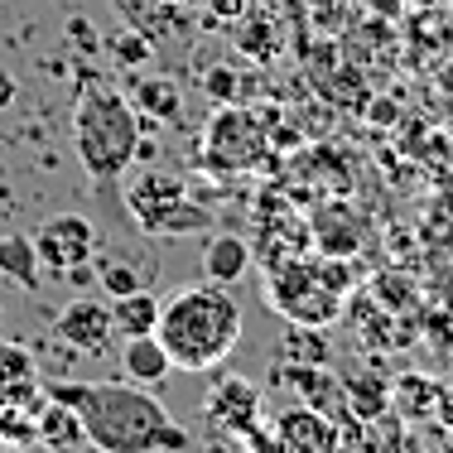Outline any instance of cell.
I'll return each mask as SVG.
<instances>
[{
	"label": "cell",
	"instance_id": "ffe728a7",
	"mask_svg": "<svg viewBox=\"0 0 453 453\" xmlns=\"http://www.w3.org/2000/svg\"><path fill=\"white\" fill-rule=\"evenodd\" d=\"M135 106L150 116V121H179V88L169 78H145L135 88Z\"/></svg>",
	"mask_w": 453,
	"mask_h": 453
},
{
	"label": "cell",
	"instance_id": "cb8c5ba5",
	"mask_svg": "<svg viewBox=\"0 0 453 453\" xmlns=\"http://www.w3.org/2000/svg\"><path fill=\"white\" fill-rule=\"evenodd\" d=\"M116 49L126 53V58L131 63H140V58H150V39H140V35H131V29H126L121 39H116Z\"/></svg>",
	"mask_w": 453,
	"mask_h": 453
},
{
	"label": "cell",
	"instance_id": "5b68a950",
	"mask_svg": "<svg viewBox=\"0 0 453 453\" xmlns=\"http://www.w3.org/2000/svg\"><path fill=\"white\" fill-rule=\"evenodd\" d=\"M126 208L135 212L140 232H155V236H183V232H198L208 226V208L188 198L183 179L174 174H145L126 188Z\"/></svg>",
	"mask_w": 453,
	"mask_h": 453
},
{
	"label": "cell",
	"instance_id": "3957f363",
	"mask_svg": "<svg viewBox=\"0 0 453 453\" xmlns=\"http://www.w3.org/2000/svg\"><path fill=\"white\" fill-rule=\"evenodd\" d=\"M73 150H78L88 179L111 183L140 159V116L135 102H126L121 92L96 88L88 78L78 106H73Z\"/></svg>",
	"mask_w": 453,
	"mask_h": 453
},
{
	"label": "cell",
	"instance_id": "7a4b0ae2",
	"mask_svg": "<svg viewBox=\"0 0 453 453\" xmlns=\"http://www.w3.org/2000/svg\"><path fill=\"white\" fill-rule=\"evenodd\" d=\"M155 338L169 348L174 372H212L232 357L242 342V304H236L232 285H183L159 304Z\"/></svg>",
	"mask_w": 453,
	"mask_h": 453
},
{
	"label": "cell",
	"instance_id": "ac0fdd59",
	"mask_svg": "<svg viewBox=\"0 0 453 453\" xmlns=\"http://www.w3.org/2000/svg\"><path fill=\"white\" fill-rule=\"evenodd\" d=\"M92 275L106 295H131V289H150L155 280V261L150 265H135L126 251H106V256H92Z\"/></svg>",
	"mask_w": 453,
	"mask_h": 453
},
{
	"label": "cell",
	"instance_id": "30bf717a",
	"mask_svg": "<svg viewBox=\"0 0 453 453\" xmlns=\"http://www.w3.org/2000/svg\"><path fill=\"white\" fill-rule=\"evenodd\" d=\"M261 150H265V131L251 111L226 106V111H218V121L208 126V159L218 169H246L261 159Z\"/></svg>",
	"mask_w": 453,
	"mask_h": 453
},
{
	"label": "cell",
	"instance_id": "9c48e42d",
	"mask_svg": "<svg viewBox=\"0 0 453 453\" xmlns=\"http://www.w3.org/2000/svg\"><path fill=\"white\" fill-rule=\"evenodd\" d=\"M261 386L246 381V376H218L208 391V401H203V415H208V425L218 429L226 439H251L256 429H261Z\"/></svg>",
	"mask_w": 453,
	"mask_h": 453
},
{
	"label": "cell",
	"instance_id": "8fae6325",
	"mask_svg": "<svg viewBox=\"0 0 453 453\" xmlns=\"http://www.w3.org/2000/svg\"><path fill=\"white\" fill-rule=\"evenodd\" d=\"M44 395V366L25 342L0 338V405H35Z\"/></svg>",
	"mask_w": 453,
	"mask_h": 453
},
{
	"label": "cell",
	"instance_id": "277c9868",
	"mask_svg": "<svg viewBox=\"0 0 453 453\" xmlns=\"http://www.w3.org/2000/svg\"><path fill=\"white\" fill-rule=\"evenodd\" d=\"M342 295H348V271L338 261H280L265 280V299L280 309L289 323L323 328L342 314Z\"/></svg>",
	"mask_w": 453,
	"mask_h": 453
},
{
	"label": "cell",
	"instance_id": "ba28073f",
	"mask_svg": "<svg viewBox=\"0 0 453 453\" xmlns=\"http://www.w3.org/2000/svg\"><path fill=\"white\" fill-rule=\"evenodd\" d=\"M35 256H39V265H44V275L68 280L73 271L92 265V256H96V226L88 218H78V212H58V218H49L35 232Z\"/></svg>",
	"mask_w": 453,
	"mask_h": 453
},
{
	"label": "cell",
	"instance_id": "7c38bea8",
	"mask_svg": "<svg viewBox=\"0 0 453 453\" xmlns=\"http://www.w3.org/2000/svg\"><path fill=\"white\" fill-rule=\"evenodd\" d=\"M35 444L49 449V453H78L82 444H88L82 419L73 415V405L53 401L49 391L39 395V405H35Z\"/></svg>",
	"mask_w": 453,
	"mask_h": 453
},
{
	"label": "cell",
	"instance_id": "5bb4252c",
	"mask_svg": "<svg viewBox=\"0 0 453 453\" xmlns=\"http://www.w3.org/2000/svg\"><path fill=\"white\" fill-rule=\"evenodd\" d=\"M0 275H5L10 285H19L25 295H39L44 265H39V256H35V236H25V232L0 236Z\"/></svg>",
	"mask_w": 453,
	"mask_h": 453
},
{
	"label": "cell",
	"instance_id": "2e32d148",
	"mask_svg": "<svg viewBox=\"0 0 453 453\" xmlns=\"http://www.w3.org/2000/svg\"><path fill=\"white\" fill-rule=\"evenodd\" d=\"M246 265H251V246L232 232H218L203 251V280H212V285H236L246 275Z\"/></svg>",
	"mask_w": 453,
	"mask_h": 453
},
{
	"label": "cell",
	"instance_id": "6da1fadb",
	"mask_svg": "<svg viewBox=\"0 0 453 453\" xmlns=\"http://www.w3.org/2000/svg\"><path fill=\"white\" fill-rule=\"evenodd\" d=\"M44 391L73 405L96 453H193V434L169 415L159 395H150V386L44 376Z\"/></svg>",
	"mask_w": 453,
	"mask_h": 453
},
{
	"label": "cell",
	"instance_id": "9a60e30c",
	"mask_svg": "<svg viewBox=\"0 0 453 453\" xmlns=\"http://www.w3.org/2000/svg\"><path fill=\"white\" fill-rule=\"evenodd\" d=\"M434 401H439V381L425 372H401L391 381V410L415 425V419H434Z\"/></svg>",
	"mask_w": 453,
	"mask_h": 453
},
{
	"label": "cell",
	"instance_id": "52a82bcc",
	"mask_svg": "<svg viewBox=\"0 0 453 453\" xmlns=\"http://www.w3.org/2000/svg\"><path fill=\"white\" fill-rule=\"evenodd\" d=\"M49 348H58L63 357H88V362H102L111 357L116 348V323H111V309L106 299H73L49 328Z\"/></svg>",
	"mask_w": 453,
	"mask_h": 453
},
{
	"label": "cell",
	"instance_id": "7402d4cb",
	"mask_svg": "<svg viewBox=\"0 0 453 453\" xmlns=\"http://www.w3.org/2000/svg\"><path fill=\"white\" fill-rule=\"evenodd\" d=\"M299 357L319 362V366L328 362V342H323L314 328H304V323H295V333L285 338V362H299Z\"/></svg>",
	"mask_w": 453,
	"mask_h": 453
},
{
	"label": "cell",
	"instance_id": "f1b7e54d",
	"mask_svg": "<svg viewBox=\"0 0 453 453\" xmlns=\"http://www.w3.org/2000/svg\"><path fill=\"white\" fill-rule=\"evenodd\" d=\"M0 453H10V444H5V439H0Z\"/></svg>",
	"mask_w": 453,
	"mask_h": 453
},
{
	"label": "cell",
	"instance_id": "484cf974",
	"mask_svg": "<svg viewBox=\"0 0 453 453\" xmlns=\"http://www.w3.org/2000/svg\"><path fill=\"white\" fill-rule=\"evenodd\" d=\"M439 449H444V453H453V425H444V429H439Z\"/></svg>",
	"mask_w": 453,
	"mask_h": 453
},
{
	"label": "cell",
	"instance_id": "8992f818",
	"mask_svg": "<svg viewBox=\"0 0 453 453\" xmlns=\"http://www.w3.org/2000/svg\"><path fill=\"white\" fill-rule=\"evenodd\" d=\"M251 449H265V453H342V429L333 415H323L314 405H289L271 419V429H256L246 439Z\"/></svg>",
	"mask_w": 453,
	"mask_h": 453
},
{
	"label": "cell",
	"instance_id": "d4e9b609",
	"mask_svg": "<svg viewBox=\"0 0 453 453\" xmlns=\"http://www.w3.org/2000/svg\"><path fill=\"white\" fill-rule=\"evenodd\" d=\"M434 419L439 429L453 425V381H439V401H434Z\"/></svg>",
	"mask_w": 453,
	"mask_h": 453
},
{
	"label": "cell",
	"instance_id": "83f0119b",
	"mask_svg": "<svg viewBox=\"0 0 453 453\" xmlns=\"http://www.w3.org/2000/svg\"><path fill=\"white\" fill-rule=\"evenodd\" d=\"M155 5H179V0H155Z\"/></svg>",
	"mask_w": 453,
	"mask_h": 453
},
{
	"label": "cell",
	"instance_id": "e0dca14e",
	"mask_svg": "<svg viewBox=\"0 0 453 453\" xmlns=\"http://www.w3.org/2000/svg\"><path fill=\"white\" fill-rule=\"evenodd\" d=\"M106 309H111L116 338H140V333H155V323H159V295H150V289L111 295V299H106Z\"/></svg>",
	"mask_w": 453,
	"mask_h": 453
},
{
	"label": "cell",
	"instance_id": "4fadbf2b",
	"mask_svg": "<svg viewBox=\"0 0 453 453\" xmlns=\"http://www.w3.org/2000/svg\"><path fill=\"white\" fill-rule=\"evenodd\" d=\"M121 376L135 386H165L174 376V357L155 333H140V338L121 342Z\"/></svg>",
	"mask_w": 453,
	"mask_h": 453
},
{
	"label": "cell",
	"instance_id": "603a6c76",
	"mask_svg": "<svg viewBox=\"0 0 453 453\" xmlns=\"http://www.w3.org/2000/svg\"><path fill=\"white\" fill-rule=\"evenodd\" d=\"M203 88H208V96H218V102H232V96H236V78L226 68H212L208 78H203Z\"/></svg>",
	"mask_w": 453,
	"mask_h": 453
},
{
	"label": "cell",
	"instance_id": "d6986e66",
	"mask_svg": "<svg viewBox=\"0 0 453 453\" xmlns=\"http://www.w3.org/2000/svg\"><path fill=\"white\" fill-rule=\"evenodd\" d=\"M342 395H348V415L352 419H386L391 415V386L372 381V376H342Z\"/></svg>",
	"mask_w": 453,
	"mask_h": 453
},
{
	"label": "cell",
	"instance_id": "4316f807",
	"mask_svg": "<svg viewBox=\"0 0 453 453\" xmlns=\"http://www.w3.org/2000/svg\"><path fill=\"white\" fill-rule=\"evenodd\" d=\"M242 453H265V449H251V444H246V449H242Z\"/></svg>",
	"mask_w": 453,
	"mask_h": 453
},
{
	"label": "cell",
	"instance_id": "44dd1931",
	"mask_svg": "<svg viewBox=\"0 0 453 453\" xmlns=\"http://www.w3.org/2000/svg\"><path fill=\"white\" fill-rule=\"evenodd\" d=\"M35 405H0V439L10 449H35Z\"/></svg>",
	"mask_w": 453,
	"mask_h": 453
}]
</instances>
